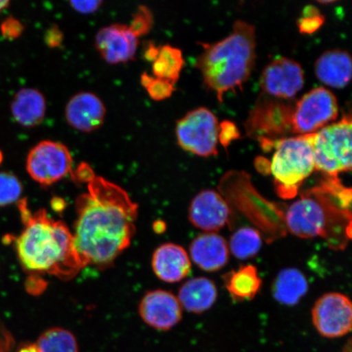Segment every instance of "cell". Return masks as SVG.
I'll return each instance as SVG.
<instances>
[{"instance_id":"6da1fadb","label":"cell","mask_w":352,"mask_h":352,"mask_svg":"<svg viewBox=\"0 0 352 352\" xmlns=\"http://www.w3.org/2000/svg\"><path fill=\"white\" fill-rule=\"evenodd\" d=\"M74 245L85 267H105L129 248L138 206L124 189L95 176L76 201Z\"/></svg>"},{"instance_id":"7a4b0ae2","label":"cell","mask_w":352,"mask_h":352,"mask_svg":"<svg viewBox=\"0 0 352 352\" xmlns=\"http://www.w3.org/2000/svg\"><path fill=\"white\" fill-rule=\"evenodd\" d=\"M24 230L15 239L21 266L34 274H50L69 280L85 267L74 248L72 232L63 221L48 217L45 210L30 212L26 199L19 201Z\"/></svg>"},{"instance_id":"3957f363","label":"cell","mask_w":352,"mask_h":352,"mask_svg":"<svg viewBox=\"0 0 352 352\" xmlns=\"http://www.w3.org/2000/svg\"><path fill=\"white\" fill-rule=\"evenodd\" d=\"M351 189L343 186L338 177L327 176L289 206L286 226L300 239L321 236L330 248L344 249L351 240Z\"/></svg>"},{"instance_id":"277c9868","label":"cell","mask_w":352,"mask_h":352,"mask_svg":"<svg viewBox=\"0 0 352 352\" xmlns=\"http://www.w3.org/2000/svg\"><path fill=\"white\" fill-rule=\"evenodd\" d=\"M202 46L204 51L197 57V68L205 85L222 102L228 91L241 89L252 72L256 59L254 26L236 21L228 36Z\"/></svg>"},{"instance_id":"5b68a950","label":"cell","mask_w":352,"mask_h":352,"mask_svg":"<svg viewBox=\"0 0 352 352\" xmlns=\"http://www.w3.org/2000/svg\"><path fill=\"white\" fill-rule=\"evenodd\" d=\"M272 148L276 151L270 171L276 192L284 199H290L298 195L299 188L315 170L311 134L274 140Z\"/></svg>"},{"instance_id":"8992f818","label":"cell","mask_w":352,"mask_h":352,"mask_svg":"<svg viewBox=\"0 0 352 352\" xmlns=\"http://www.w3.org/2000/svg\"><path fill=\"white\" fill-rule=\"evenodd\" d=\"M315 170L338 177L351 170V118L344 116L311 134Z\"/></svg>"},{"instance_id":"52a82bcc","label":"cell","mask_w":352,"mask_h":352,"mask_svg":"<svg viewBox=\"0 0 352 352\" xmlns=\"http://www.w3.org/2000/svg\"><path fill=\"white\" fill-rule=\"evenodd\" d=\"M219 122L210 109L200 107L189 111L177 122L175 134L184 151L208 157L217 155Z\"/></svg>"},{"instance_id":"ba28073f","label":"cell","mask_w":352,"mask_h":352,"mask_svg":"<svg viewBox=\"0 0 352 352\" xmlns=\"http://www.w3.org/2000/svg\"><path fill=\"white\" fill-rule=\"evenodd\" d=\"M294 107L276 98H259L245 123L246 133L261 142L285 138L292 133Z\"/></svg>"},{"instance_id":"9c48e42d","label":"cell","mask_w":352,"mask_h":352,"mask_svg":"<svg viewBox=\"0 0 352 352\" xmlns=\"http://www.w3.org/2000/svg\"><path fill=\"white\" fill-rule=\"evenodd\" d=\"M338 116L336 96L324 87L308 91L294 104L292 133L305 135L316 133Z\"/></svg>"},{"instance_id":"30bf717a","label":"cell","mask_w":352,"mask_h":352,"mask_svg":"<svg viewBox=\"0 0 352 352\" xmlns=\"http://www.w3.org/2000/svg\"><path fill=\"white\" fill-rule=\"evenodd\" d=\"M73 158L65 144L43 140L28 153L26 170L41 186L47 187L60 182L72 173Z\"/></svg>"},{"instance_id":"8fae6325","label":"cell","mask_w":352,"mask_h":352,"mask_svg":"<svg viewBox=\"0 0 352 352\" xmlns=\"http://www.w3.org/2000/svg\"><path fill=\"white\" fill-rule=\"evenodd\" d=\"M312 323L321 336L337 338L351 331L352 305L341 293H328L320 297L311 311Z\"/></svg>"},{"instance_id":"7c38bea8","label":"cell","mask_w":352,"mask_h":352,"mask_svg":"<svg viewBox=\"0 0 352 352\" xmlns=\"http://www.w3.org/2000/svg\"><path fill=\"white\" fill-rule=\"evenodd\" d=\"M305 85V74L297 61L278 57L263 69L261 87L266 94L278 100L296 98Z\"/></svg>"},{"instance_id":"4fadbf2b","label":"cell","mask_w":352,"mask_h":352,"mask_svg":"<svg viewBox=\"0 0 352 352\" xmlns=\"http://www.w3.org/2000/svg\"><path fill=\"white\" fill-rule=\"evenodd\" d=\"M231 215L230 206L219 192L206 189L193 197L188 209L189 221L206 232H217L226 226Z\"/></svg>"},{"instance_id":"5bb4252c","label":"cell","mask_w":352,"mask_h":352,"mask_svg":"<svg viewBox=\"0 0 352 352\" xmlns=\"http://www.w3.org/2000/svg\"><path fill=\"white\" fill-rule=\"evenodd\" d=\"M139 314L148 327L169 330L182 320V307L173 293L162 289L151 290L140 301Z\"/></svg>"},{"instance_id":"9a60e30c","label":"cell","mask_w":352,"mask_h":352,"mask_svg":"<svg viewBox=\"0 0 352 352\" xmlns=\"http://www.w3.org/2000/svg\"><path fill=\"white\" fill-rule=\"evenodd\" d=\"M139 38L129 26L113 24L101 28L95 38V46L102 58L110 65L133 60L138 48Z\"/></svg>"},{"instance_id":"2e32d148","label":"cell","mask_w":352,"mask_h":352,"mask_svg":"<svg viewBox=\"0 0 352 352\" xmlns=\"http://www.w3.org/2000/svg\"><path fill=\"white\" fill-rule=\"evenodd\" d=\"M65 116L72 129L90 133L104 124L107 109L99 96L92 92L82 91L69 99Z\"/></svg>"},{"instance_id":"e0dca14e","label":"cell","mask_w":352,"mask_h":352,"mask_svg":"<svg viewBox=\"0 0 352 352\" xmlns=\"http://www.w3.org/2000/svg\"><path fill=\"white\" fill-rule=\"evenodd\" d=\"M191 267V259L186 250L177 244H162L153 254L154 274L165 283H176L186 278Z\"/></svg>"},{"instance_id":"ac0fdd59","label":"cell","mask_w":352,"mask_h":352,"mask_svg":"<svg viewBox=\"0 0 352 352\" xmlns=\"http://www.w3.org/2000/svg\"><path fill=\"white\" fill-rule=\"evenodd\" d=\"M193 263L206 272H217L228 262L230 249L226 239L215 232H206L193 239L189 246Z\"/></svg>"},{"instance_id":"d6986e66","label":"cell","mask_w":352,"mask_h":352,"mask_svg":"<svg viewBox=\"0 0 352 352\" xmlns=\"http://www.w3.org/2000/svg\"><path fill=\"white\" fill-rule=\"evenodd\" d=\"M351 58L349 52L333 50L324 52L315 63L316 77L324 85L343 88L351 78Z\"/></svg>"},{"instance_id":"ffe728a7","label":"cell","mask_w":352,"mask_h":352,"mask_svg":"<svg viewBox=\"0 0 352 352\" xmlns=\"http://www.w3.org/2000/svg\"><path fill=\"white\" fill-rule=\"evenodd\" d=\"M217 285L206 277H196L184 283L178 293V300L186 311L201 314L208 311L217 302Z\"/></svg>"},{"instance_id":"44dd1931","label":"cell","mask_w":352,"mask_h":352,"mask_svg":"<svg viewBox=\"0 0 352 352\" xmlns=\"http://www.w3.org/2000/svg\"><path fill=\"white\" fill-rule=\"evenodd\" d=\"M47 110L46 99L34 88H23L17 91L11 104L14 120L25 127L36 126L43 122Z\"/></svg>"},{"instance_id":"7402d4cb","label":"cell","mask_w":352,"mask_h":352,"mask_svg":"<svg viewBox=\"0 0 352 352\" xmlns=\"http://www.w3.org/2000/svg\"><path fill=\"white\" fill-rule=\"evenodd\" d=\"M272 290L277 302L294 306L307 293L308 283L305 274L297 268H284L276 276Z\"/></svg>"},{"instance_id":"603a6c76","label":"cell","mask_w":352,"mask_h":352,"mask_svg":"<svg viewBox=\"0 0 352 352\" xmlns=\"http://www.w3.org/2000/svg\"><path fill=\"white\" fill-rule=\"evenodd\" d=\"M223 280L228 293L236 301L252 300L262 285L257 268L253 265L241 266L239 270L228 272Z\"/></svg>"},{"instance_id":"cb8c5ba5","label":"cell","mask_w":352,"mask_h":352,"mask_svg":"<svg viewBox=\"0 0 352 352\" xmlns=\"http://www.w3.org/2000/svg\"><path fill=\"white\" fill-rule=\"evenodd\" d=\"M184 64L183 54L179 48L170 45L158 47L157 54L152 63L153 76L175 85L179 80Z\"/></svg>"},{"instance_id":"d4e9b609","label":"cell","mask_w":352,"mask_h":352,"mask_svg":"<svg viewBox=\"0 0 352 352\" xmlns=\"http://www.w3.org/2000/svg\"><path fill=\"white\" fill-rule=\"evenodd\" d=\"M35 346L38 352H78L76 336L69 330L60 327L43 332Z\"/></svg>"},{"instance_id":"484cf974","label":"cell","mask_w":352,"mask_h":352,"mask_svg":"<svg viewBox=\"0 0 352 352\" xmlns=\"http://www.w3.org/2000/svg\"><path fill=\"white\" fill-rule=\"evenodd\" d=\"M262 237L255 228L243 227L237 230L231 236V252L239 259H248L255 256L261 250Z\"/></svg>"},{"instance_id":"4316f807","label":"cell","mask_w":352,"mask_h":352,"mask_svg":"<svg viewBox=\"0 0 352 352\" xmlns=\"http://www.w3.org/2000/svg\"><path fill=\"white\" fill-rule=\"evenodd\" d=\"M23 192V186L15 175L0 173V208L19 202Z\"/></svg>"},{"instance_id":"83f0119b","label":"cell","mask_w":352,"mask_h":352,"mask_svg":"<svg viewBox=\"0 0 352 352\" xmlns=\"http://www.w3.org/2000/svg\"><path fill=\"white\" fill-rule=\"evenodd\" d=\"M140 83L146 90L149 98L156 101L168 99L175 91L174 85L164 79L151 76L143 73L140 76Z\"/></svg>"},{"instance_id":"f1b7e54d","label":"cell","mask_w":352,"mask_h":352,"mask_svg":"<svg viewBox=\"0 0 352 352\" xmlns=\"http://www.w3.org/2000/svg\"><path fill=\"white\" fill-rule=\"evenodd\" d=\"M153 25V16L151 10L146 6H140L132 16L129 25L131 32L140 38L151 32Z\"/></svg>"},{"instance_id":"f546056e","label":"cell","mask_w":352,"mask_h":352,"mask_svg":"<svg viewBox=\"0 0 352 352\" xmlns=\"http://www.w3.org/2000/svg\"><path fill=\"white\" fill-rule=\"evenodd\" d=\"M324 17L314 6H307L303 10L302 17L298 21L299 32L302 34H312L324 24Z\"/></svg>"},{"instance_id":"4dcf8cb0","label":"cell","mask_w":352,"mask_h":352,"mask_svg":"<svg viewBox=\"0 0 352 352\" xmlns=\"http://www.w3.org/2000/svg\"><path fill=\"white\" fill-rule=\"evenodd\" d=\"M240 138L239 130L234 123L230 121H223L219 127V140L226 148L232 140Z\"/></svg>"},{"instance_id":"1f68e13d","label":"cell","mask_w":352,"mask_h":352,"mask_svg":"<svg viewBox=\"0 0 352 352\" xmlns=\"http://www.w3.org/2000/svg\"><path fill=\"white\" fill-rule=\"evenodd\" d=\"M1 29L4 37L8 39H15L23 32L24 28L20 21L11 17L3 22Z\"/></svg>"},{"instance_id":"d6a6232c","label":"cell","mask_w":352,"mask_h":352,"mask_svg":"<svg viewBox=\"0 0 352 352\" xmlns=\"http://www.w3.org/2000/svg\"><path fill=\"white\" fill-rule=\"evenodd\" d=\"M45 43L47 47L56 48L61 46L64 41V34L58 26H52L45 34Z\"/></svg>"},{"instance_id":"836d02e7","label":"cell","mask_w":352,"mask_h":352,"mask_svg":"<svg viewBox=\"0 0 352 352\" xmlns=\"http://www.w3.org/2000/svg\"><path fill=\"white\" fill-rule=\"evenodd\" d=\"M69 3L77 12L82 14H91L98 11L103 2L98 0V1H72Z\"/></svg>"},{"instance_id":"e575fe53","label":"cell","mask_w":352,"mask_h":352,"mask_svg":"<svg viewBox=\"0 0 352 352\" xmlns=\"http://www.w3.org/2000/svg\"><path fill=\"white\" fill-rule=\"evenodd\" d=\"M72 174L73 178L77 182L87 184L94 179L96 176L91 167L87 164H85V162L79 165L76 170H72Z\"/></svg>"},{"instance_id":"d590c367","label":"cell","mask_w":352,"mask_h":352,"mask_svg":"<svg viewBox=\"0 0 352 352\" xmlns=\"http://www.w3.org/2000/svg\"><path fill=\"white\" fill-rule=\"evenodd\" d=\"M12 345V338L10 333L0 320V352H10Z\"/></svg>"},{"instance_id":"8d00e7d4","label":"cell","mask_w":352,"mask_h":352,"mask_svg":"<svg viewBox=\"0 0 352 352\" xmlns=\"http://www.w3.org/2000/svg\"><path fill=\"white\" fill-rule=\"evenodd\" d=\"M158 47L152 43H148L144 48V59L153 63V60L155 59L157 54Z\"/></svg>"},{"instance_id":"74e56055","label":"cell","mask_w":352,"mask_h":352,"mask_svg":"<svg viewBox=\"0 0 352 352\" xmlns=\"http://www.w3.org/2000/svg\"><path fill=\"white\" fill-rule=\"evenodd\" d=\"M16 352H38L35 344H30L21 347Z\"/></svg>"},{"instance_id":"f35d334b","label":"cell","mask_w":352,"mask_h":352,"mask_svg":"<svg viewBox=\"0 0 352 352\" xmlns=\"http://www.w3.org/2000/svg\"><path fill=\"white\" fill-rule=\"evenodd\" d=\"M10 2L8 1H0V12H1L3 10H6L8 8Z\"/></svg>"},{"instance_id":"ab89813d","label":"cell","mask_w":352,"mask_h":352,"mask_svg":"<svg viewBox=\"0 0 352 352\" xmlns=\"http://www.w3.org/2000/svg\"><path fill=\"white\" fill-rule=\"evenodd\" d=\"M3 153H2L1 151H0V164H1V162L3 161Z\"/></svg>"}]
</instances>
